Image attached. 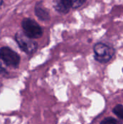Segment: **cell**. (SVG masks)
Masks as SVG:
<instances>
[{
	"label": "cell",
	"instance_id": "obj_5",
	"mask_svg": "<svg viewBox=\"0 0 123 124\" xmlns=\"http://www.w3.org/2000/svg\"><path fill=\"white\" fill-rule=\"evenodd\" d=\"M53 4L54 9L62 14L67 13L71 8L68 0H54Z\"/></svg>",
	"mask_w": 123,
	"mask_h": 124
},
{
	"label": "cell",
	"instance_id": "obj_11",
	"mask_svg": "<svg viewBox=\"0 0 123 124\" xmlns=\"http://www.w3.org/2000/svg\"><path fill=\"white\" fill-rule=\"evenodd\" d=\"M2 1H3V0H0V7H1V5L2 4Z\"/></svg>",
	"mask_w": 123,
	"mask_h": 124
},
{
	"label": "cell",
	"instance_id": "obj_1",
	"mask_svg": "<svg viewBox=\"0 0 123 124\" xmlns=\"http://www.w3.org/2000/svg\"><path fill=\"white\" fill-rule=\"evenodd\" d=\"M94 52L96 60L101 63H107L110 61L115 52L113 47L104 43L96 44L94 46Z\"/></svg>",
	"mask_w": 123,
	"mask_h": 124
},
{
	"label": "cell",
	"instance_id": "obj_8",
	"mask_svg": "<svg viewBox=\"0 0 123 124\" xmlns=\"http://www.w3.org/2000/svg\"><path fill=\"white\" fill-rule=\"evenodd\" d=\"M70 2V4L71 6V8H78L80 7H81L86 0H68Z\"/></svg>",
	"mask_w": 123,
	"mask_h": 124
},
{
	"label": "cell",
	"instance_id": "obj_3",
	"mask_svg": "<svg viewBox=\"0 0 123 124\" xmlns=\"http://www.w3.org/2000/svg\"><path fill=\"white\" fill-rule=\"evenodd\" d=\"M15 40L20 48L27 54H33L37 49L36 41L26 36L23 32H18L15 35Z\"/></svg>",
	"mask_w": 123,
	"mask_h": 124
},
{
	"label": "cell",
	"instance_id": "obj_9",
	"mask_svg": "<svg viewBox=\"0 0 123 124\" xmlns=\"http://www.w3.org/2000/svg\"><path fill=\"white\" fill-rule=\"evenodd\" d=\"M101 124H122L120 122H119L117 120L113 118H107L105 119H104L101 122Z\"/></svg>",
	"mask_w": 123,
	"mask_h": 124
},
{
	"label": "cell",
	"instance_id": "obj_6",
	"mask_svg": "<svg viewBox=\"0 0 123 124\" xmlns=\"http://www.w3.org/2000/svg\"><path fill=\"white\" fill-rule=\"evenodd\" d=\"M35 13L36 16L42 21H47L50 18V15H49L48 10L46 9L40 3H38L36 5Z\"/></svg>",
	"mask_w": 123,
	"mask_h": 124
},
{
	"label": "cell",
	"instance_id": "obj_10",
	"mask_svg": "<svg viewBox=\"0 0 123 124\" xmlns=\"http://www.w3.org/2000/svg\"><path fill=\"white\" fill-rule=\"evenodd\" d=\"M6 70H5V68L3 67V65H2V64H1V61H0V74H1V75H4V74H5L6 73Z\"/></svg>",
	"mask_w": 123,
	"mask_h": 124
},
{
	"label": "cell",
	"instance_id": "obj_7",
	"mask_svg": "<svg viewBox=\"0 0 123 124\" xmlns=\"http://www.w3.org/2000/svg\"><path fill=\"white\" fill-rule=\"evenodd\" d=\"M113 113L120 118L123 120V105H117L113 108Z\"/></svg>",
	"mask_w": 123,
	"mask_h": 124
},
{
	"label": "cell",
	"instance_id": "obj_2",
	"mask_svg": "<svg viewBox=\"0 0 123 124\" xmlns=\"http://www.w3.org/2000/svg\"><path fill=\"white\" fill-rule=\"evenodd\" d=\"M23 33L30 39L40 38L43 34L41 27L33 20L25 18L22 22Z\"/></svg>",
	"mask_w": 123,
	"mask_h": 124
},
{
	"label": "cell",
	"instance_id": "obj_4",
	"mask_svg": "<svg viewBox=\"0 0 123 124\" xmlns=\"http://www.w3.org/2000/svg\"><path fill=\"white\" fill-rule=\"evenodd\" d=\"M0 60L8 66L17 67L20 64L19 54L9 47L4 46L0 49Z\"/></svg>",
	"mask_w": 123,
	"mask_h": 124
}]
</instances>
